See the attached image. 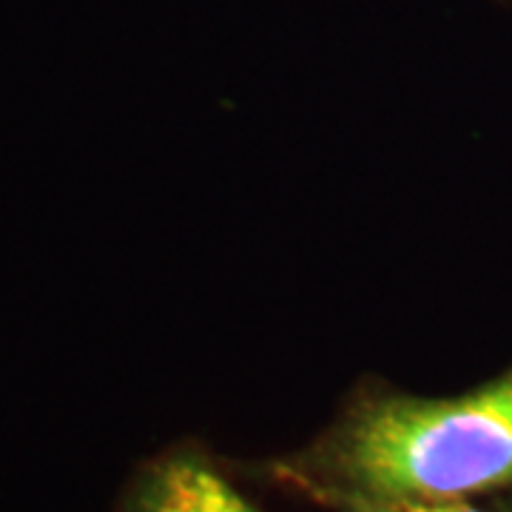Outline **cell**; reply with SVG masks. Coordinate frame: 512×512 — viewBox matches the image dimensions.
I'll return each instance as SVG.
<instances>
[{"label":"cell","mask_w":512,"mask_h":512,"mask_svg":"<svg viewBox=\"0 0 512 512\" xmlns=\"http://www.w3.org/2000/svg\"><path fill=\"white\" fill-rule=\"evenodd\" d=\"M333 512H512V501L498 507H478L470 498H441V501H424V498H353L339 501L330 507Z\"/></svg>","instance_id":"cell-3"},{"label":"cell","mask_w":512,"mask_h":512,"mask_svg":"<svg viewBox=\"0 0 512 512\" xmlns=\"http://www.w3.org/2000/svg\"><path fill=\"white\" fill-rule=\"evenodd\" d=\"M268 473L328 510L353 498L441 501L510 490L512 367L447 399L367 387Z\"/></svg>","instance_id":"cell-1"},{"label":"cell","mask_w":512,"mask_h":512,"mask_svg":"<svg viewBox=\"0 0 512 512\" xmlns=\"http://www.w3.org/2000/svg\"><path fill=\"white\" fill-rule=\"evenodd\" d=\"M120 512H262L197 450L148 461L128 484Z\"/></svg>","instance_id":"cell-2"}]
</instances>
